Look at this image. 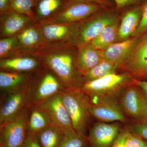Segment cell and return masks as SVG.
Here are the masks:
<instances>
[{"label": "cell", "instance_id": "cell-27", "mask_svg": "<svg viewBox=\"0 0 147 147\" xmlns=\"http://www.w3.org/2000/svg\"><path fill=\"white\" fill-rule=\"evenodd\" d=\"M22 53L16 36L0 39V60L11 57Z\"/></svg>", "mask_w": 147, "mask_h": 147}, {"label": "cell", "instance_id": "cell-38", "mask_svg": "<svg viewBox=\"0 0 147 147\" xmlns=\"http://www.w3.org/2000/svg\"><path fill=\"white\" fill-rule=\"evenodd\" d=\"M124 147H133V143L131 137V133L129 132L124 142Z\"/></svg>", "mask_w": 147, "mask_h": 147}, {"label": "cell", "instance_id": "cell-6", "mask_svg": "<svg viewBox=\"0 0 147 147\" xmlns=\"http://www.w3.org/2000/svg\"><path fill=\"white\" fill-rule=\"evenodd\" d=\"M30 107L27 105L0 125V147H23L27 134Z\"/></svg>", "mask_w": 147, "mask_h": 147}, {"label": "cell", "instance_id": "cell-16", "mask_svg": "<svg viewBox=\"0 0 147 147\" xmlns=\"http://www.w3.org/2000/svg\"><path fill=\"white\" fill-rule=\"evenodd\" d=\"M81 22L71 24L47 23L40 24L47 44L69 43L75 35Z\"/></svg>", "mask_w": 147, "mask_h": 147}, {"label": "cell", "instance_id": "cell-7", "mask_svg": "<svg viewBox=\"0 0 147 147\" xmlns=\"http://www.w3.org/2000/svg\"><path fill=\"white\" fill-rule=\"evenodd\" d=\"M119 99L125 115L134 121L147 120V95L136 83L124 90Z\"/></svg>", "mask_w": 147, "mask_h": 147}, {"label": "cell", "instance_id": "cell-3", "mask_svg": "<svg viewBox=\"0 0 147 147\" xmlns=\"http://www.w3.org/2000/svg\"><path fill=\"white\" fill-rule=\"evenodd\" d=\"M61 94L73 129L79 134L87 137L90 116L89 108L91 103L90 97L81 89H65Z\"/></svg>", "mask_w": 147, "mask_h": 147}, {"label": "cell", "instance_id": "cell-26", "mask_svg": "<svg viewBox=\"0 0 147 147\" xmlns=\"http://www.w3.org/2000/svg\"><path fill=\"white\" fill-rule=\"evenodd\" d=\"M121 66L118 64L103 59L91 69L83 74L84 82L100 79L110 74L116 73Z\"/></svg>", "mask_w": 147, "mask_h": 147}, {"label": "cell", "instance_id": "cell-19", "mask_svg": "<svg viewBox=\"0 0 147 147\" xmlns=\"http://www.w3.org/2000/svg\"><path fill=\"white\" fill-rule=\"evenodd\" d=\"M139 37L140 36L132 37L111 45L102 51V59L118 64L121 68L136 47Z\"/></svg>", "mask_w": 147, "mask_h": 147}, {"label": "cell", "instance_id": "cell-33", "mask_svg": "<svg viewBox=\"0 0 147 147\" xmlns=\"http://www.w3.org/2000/svg\"><path fill=\"white\" fill-rule=\"evenodd\" d=\"M129 131L127 129H121L115 142L110 147H124V142Z\"/></svg>", "mask_w": 147, "mask_h": 147}, {"label": "cell", "instance_id": "cell-37", "mask_svg": "<svg viewBox=\"0 0 147 147\" xmlns=\"http://www.w3.org/2000/svg\"><path fill=\"white\" fill-rule=\"evenodd\" d=\"M11 0H0V13L10 9Z\"/></svg>", "mask_w": 147, "mask_h": 147}, {"label": "cell", "instance_id": "cell-1", "mask_svg": "<svg viewBox=\"0 0 147 147\" xmlns=\"http://www.w3.org/2000/svg\"><path fill=\"white\" fill-rule=\"evenodd\" d=\"M78 48L69 43L47 44L38 53L44 66L60 80L66 89H81L84 81L76 67Z\"/></svg>", "mask_w": 147, "mask_h": 147}, {"label": "cell", "instance_id": "cell-5", "mask_svg": "<svg viewBox=\"0 0 147 147\" xmlns=\"http://www.w3.org/2000/svg\"><path fill=\"white\" fill-rule=\"evenodd\" d=\"M65 89L57 76L45 66L33 76L30 84L27 105H36Z\"/></svg>", "mask_w": 147, "mask_h": 147}, {"label": "cell", "instance_id": "cell-11", "mask_svg": "<svg viewBox=\"0 0 147 147\" xmlns=\"http://www.w3.org/2000/svg\"><path fill=\"white\" fill-rule=\"evenodd\" d=\"M44 67L38 54L21 53L0 60V71L35 74Z\"/></svg>", "mask_w": 147, "mask_h": 147}, {"label": "cell", "instance_id": "cell-32", "mask_svg": "<svg viewBox=\"0 0 147 147\" xmlns=\"http://www.w3.org/2000/svg\"><path fill=\"white\" fill-rule=\"evenodd\" d=\"M147 32V2L144 5L142 19L138 28L131 36L132 37L140 36Z\"/></svg>", "mask_w": 147, "mask_h": 147}, {"label": "cell", "instance_id": "cell-17", "mask_svg": "<svg viewBox=\"0 0 147 147\" xmlns=\"http://www.w3.org/2000/svg\"><path fill=\"white\" fill-rule=\"evenodd\" d=\"M33 21L28 16L11 8L0 13V38L16 36Z\"/></svg>", "mask_w": 147, "mask_h": 147}, {"label": "cell", "instance_id": "cell-22", "mask_svg": "<svg viewBox=\"0 0 147 147\" xmlns=\"http://www.w3.org/2000/svg\"><path fill=\"white\" fill-rule=\"evenodd\" d=\"M103 60L102 51L89 43L79 47L76 55V65L82 74L97 65Z\"/></svg>", "mask_w": 147, "mask_h": 147}, {"label": "cell", "instance_id": "cell-9", "mask_svg": "<svg viewBox=\"0 0 147 147\" xmlns=\"http://www.w3.org/2000/svg\"><path fill=\"white\" fill-rule=\"evenodd\" d=\"M119 97H101L93 101L89 108L90 115L103 122L126 123V115L120 103Z\"/></svg>", "mask_w": 147, "mask_h": 147}, {"label": "cell", "instance_id": "cell-18", "mask_svg": "<svg viewBox=\"0 0 147 147\" xmlns=\"http://www.w3.org/2000/svg\"><path fill=\"white\" fill-rule=\"evenodd\" d=\"M143 8L144 5H134L122 11L118 42L131 37L142 19Z\"/></svg>", "mask_w": 147, "mask_h": 147}, {"label": "cell", "instance_id": "cell-34", "mask_svg": "<svg viewBox=\"0 0 147 147\" xmlns=\"http://www.w3.org/2000/svg\"><path fill=\"white\" fill-rule=\"evenodd\" d=\"M23 147H41L35 136L30 133H27V137Z\"/></svg>", "mask_w": 147, "mask_h": 147}, {"label": "cell", "instance_id": "cell-10", "mask_svg": "<svg viewBox=\"0 0 147 147\" xmlns=\"http://www.w3.org/2000/svg\"><path fill=\"white\" fill-rule=\"evenodd\" d=\"M121 69L136 81H147V32L140 36L136 47Z\"/></svg>", "mask_w": 147, "mask_h": 147}, {"label": "cell", "instance_id": "cell-21", "mask_svg": "<svg viewBox=\"0 0 147 147\" xmlns=\"http://www.w3.org/2000/svg\"><path fill=\"white\" fill-rule=\"evenodd\" d=\"M69 0H36L34 21L42 24L50 21L62 11Z\"/></svg>", "mask_w": 147, "mask_h": 147}, {"label": "cell", "instance_id": "cell-2", "mask_svg": "<svg viewBox=\"0 0 147 147\" xmlns=\"http://www.w3.org/2000/svg\"><path fill=\"white\" fill-rule=\"evenodd\" d=\"M121 12L115 7H108L82 21L69 44L79 48L90 43L105 27L120 20Z\"/></svg>", "mask_w": 147, "mask_h": 147}, {"label": "cell", "instance_id": "cell-14", "mask_svg": "<svg viewBox=\"0 0 147 147\" xmlns=\"http://www.w3.org/2000/svg\"><path fill=\"white\" fill-rule=\"evenodd\" d=\"M120 130L118 123L98 122L90 129L87 137L91 147H110Z\"/></svg>", "mask_w": 147, "mask_h": 147}, {"label": "cell", "instance_id": "cell-20", "mask_svg": "<svg viewBox=\"0 0 147 147\" xmlns=\"http://www.w3.org/2000/svg\"><path fill=\"white\" fill-rule=\"evenodd\" d=\"M34 74L0 71L1 96L29 86Z\"/></svg>", "mask_w": 147, "mask_h": 147}, {"label": "cell", "instance_id": "cell-39", "mask_svg": "<svg viewBox=\"0 0 147 147\" xmlns=\"http://www.w3.org/2000/svg\"><path fill=\"white\" fill-rule=\"evenodd\" d=\"M135 83L147 95V81H136Z\"/></svg>", "mask_w": 147, "mask_h": 147}, {"label": "cell", "instance_id": "cell-35", "mask_svg": "<svg viewBox=\"0 0 147 147\" xmlns=\"http://www.w3.org/2000/svg\"><path fill=\"white\" fill-rule=\"evenodd\" d=\"M131 137L133 143V147H147V142L144 139L131 133Z\"/></svg>", "mask_w": 147, "mask_h": 147}, {"label": "cell", "instance_id": "cell-12", "mask_svg": "<svg viewBox=\"0 0 147 147\" xmlns=\"http://www.w3.org/2000/svg\"><path fill=\"white\" fill-rule=\"evenodd\" d=\"M16 36L22 53L37 54L47 44L40 24L35 21L25 27Z\"/></svg>", "mask_w": 147, "mask_h": 147}, {"label": "cell", "instance_id": "cell-36", "mask_svg": "<svg viewBox=\"0 0 147 147\" xmlns=\"http://www.w3.org/2000/svg\"><path fill=\"white\" fill-rule=\"evenodd\" d=\"M87 2L98 4L108 7H114L115 3L111 0H79Z\"/></svg>", "mask_w": 147, "mask_h": 147}, {"label": "cell", "instance_id": "cell-24", "mask_svg": "<svg viewBox=\"0 0 147 147\" xmlns=\"http://www.w3.org/2000/svg\"><path fill=\"white\" fill-rule=\"evenodd\" d=\"M120 20L105 27L100 34L90 43L97 49L102 51L118 42Z\"/></svg>", "mask_w": 147, "mask_h": 147}, {"label": "cell", "instance_id": "cell-29", "mask_svg": "<svg viewBox=\"0 0 147 147\" xmlns=\"http://www.w3.org/2000/svg\"><path fill=\"white\" fill-rule=\"evenodd\" d=\"M36 4V0H11L10 8L34 21Z\"/></svg>", "mask_w": 147, "mask_h": 147}, {"label": "cell", "instance_id": "cell-23", "mask_svg": "<svg viewBox=\"0 0 147 147\" xmlns=\"http://www.w3.org/2000/svg\"><path fill=\"white\" fill-rule=\"evenodd\" d=\"M65 135V127L50 125L40 130L34 136L41 147H59Z\"/></svg>", "mask_w": 147, "mask_h": 147}, {"label": "cell", "instance_id": "cell-25", "mask_svg": "<svg viewBox=\"0 0 147 147\" xmlns=\"http://www.w3.org/2000/svg\"><path fill=\"white\" fill-rule=\"evenodd\" d=\"M28 106L30 111L28 122L27 133L34 135L46 127L55 125L46 113L38 105Z\"/></svg>", "mask_w": 147, "mask_h": 147}, {"label": "cell", "instance_id": "cell-31", "mask_svg": "<svg viewBox=\"0 0 147 147\" xmlns=\"http://www.w3.org/2000/svg\"><path fill=\"white\" fill-rule=\"evenodd\" d=\"M115 4V8L120 11L134 5H144L147 0H113Z\"/></svg>", "mask_w": 147, "mask_h": 147}, {"label": "cell", "instance_id": "cell-13", "mask_svg": "<svg viewBox=\"0 0 147 147\" xmlns=\"http://www.w3.org/2000/svg\"><path fill=\"white\" fill-rule=\"evenodd\" d=\"M29 90L30 86L1 96L0 125L12 118L26 106Z\"/></svg>", "mask_w": 147, "mask_h": 147}, {"label": "cell", "instance_id": "cell-15", "mask_svg": "<svg viewBox=\"0 0 147 147\" xmlns=\"http://www.w3.org/2000/svg\"><path fill=\"white\" fill-rule=\"evenodd\" d=\"M61 92L34 105L43 110L55 125L73 129L71 119L64 105Z\"/></svg>", "mask_w": 147, "mask_h": 147}, {"label": "cell", "instance_id": "cell-4", "mask_svg": "<svg viewBox=\"0 0 147 147\" xmlns=\"http://www.w3.org/2000/svg\"><path fill=\"white\" fill-rule=\"evenodd\" d=\"M136 81L127 72L113 74L84 82L81 90L88 96L91 103L100 98L119 97L124 90L135 84Z\"/></svg>", "mask_w": 147, "mask_h": 147}, {"label": "cell", "instance_id": "cell-30", "mask_svg": "<svg viewBox=\"0 0 147 147\" xmlns=\"http://www.w3.org/2000/svg\"><path fill=\"white\" fill-rule=\"evenodd\" d=\"M127 129L132 134L138 135L147 140V120L134 121L129 125Z\"/></svg>", "mask_w": 147, "mask_h": 147}, {"label": "cell", "instance_id": "cell-28", "mask_svg": "<svg viewBox=\"0 0 147 147\" xmlns=\"http://www.w3.org/2000/svg\"><path fill=\"white\" fill-rule=\"evenodd\" d=\"M65 135L59 147H87L88 138L77 133L73 129L65 128Z\"/></svg>", "mask_w": 147, "mask_h": 147}, {"label": "cell", "instance_id": "cell-8", "mask_svg": "<svg viewBox=\"0 0 147 147\" xmlns=\"http://www.w3.org/2000/svg\"><path fill=\"white\" fill-rule=\"evenodd\" d=\"M107 8L108 7L94 3L79 0H69L61 12L53 19L45 23L77 24Z\"/></svg>", "mask_w": 147, "mask_h": 147}]
</instances>
